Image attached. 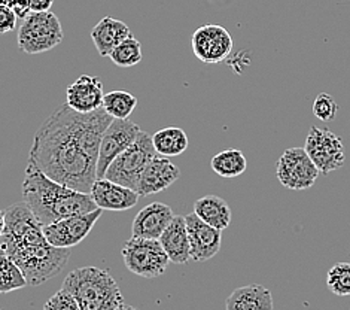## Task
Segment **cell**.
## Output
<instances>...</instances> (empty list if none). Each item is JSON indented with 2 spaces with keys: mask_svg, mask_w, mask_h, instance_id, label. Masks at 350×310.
Returning a JSON list of instances; mask_svg holds the SVG:
<instances>
[{
  "mask_svg": "<svg viewBox=\"0 0 350 310\" xmlns=\"http://www.w3.org/2000/svg\"><path fill=\"white\" fill-rule=\"evenodd\" d=\"M112 120L103 107L82 114L68 103L58 106L35 133L29 162L62 185L90 194L100 142Z\"/></svg>",
  "mask_w": 350,
  "mask_h": 310,
  "instance_id": "cell-1",
  "label": "cell"
},
{
  "mask_svg": "<svg viewBox=\"0 0 350 310\" xmlns=\"http://www.w3.org/2000/svg\"><path fill=\"white\" fill-rule=\"evenodd\" d=\"M0 254L10 257L20 267L31 287H39L55 278L70 258L69 249L49 245L42 224L24 202L5 209Z\"/></svg>",
  "mask_w": 350,
  "mask_h": 310,
  "instance_id": "cell-2",
  "label": "cell"
},
{
  "mask_svg": "<svg viewBox=\"0 0 350 310\" xmlns=\"http://www.w3.org/2000/svg\"><path fill=\"white\" fill-rule=\"evenodd\" d=\"M23 198L42 227L64 218L98 209L93 197L87 192L62 185L30 162L23 179Z\"/></svg>",
  "mask_w": 350,
  "mask_h": 310,
  "instance_id": "cell-3",
  "label": "cell"
},
{
  "mask_svg": "<svg viewBox=\"0 0 350 310\" xmlns=\"http://www.w3.org/2000/svg\"><path fill=\"white\" fill-rule=\"evenodd\" d=\"M64 291L77 301L79 310H115L124 305L118 283L107 270L98 267H79L63 282Z\"/></svg>",
  "mask_w": 350,
  "mask_h": 310,
  "instance_id": "cell-4",
  "label": "cell"
},
{
  "mask_svg": "<svg viewBox=\"0 0 350 310\" xmlns=\"http://www.w3.org/2000/svg\"><path fill=\"white\" fill-rule=\"evenodd\" d=\"M155 155L157 151L152 145V136L142 130L137 139L107 167L105 178L137 191L140 176Z\"/></svg>",
  "mask_w": 350,
  "mask_h": 310,
  "instance_id": "cell-5",
  "label": "cell"
},
{
  "mask_svg": "<svg viewBox=\"0 0 350 310\" xmlns=\"http://www.w3.org/2000/svg\"><path fill=\"white\" fill-rule=\"evenodd\" d=\"M63 27L54 12H30L18 30V48L24 54H42L63 42Z\"/></svg>",
  "mask_w": 350,
  "mask_h": 310,
  "instance_id": "cell-6",
  "label": "cell"
},
{
  "mask_svg": "<svg viewBox=\"0 0 350 310\" xmlns=\"http://www.w3.org/2000/svg\"><path fill=\"white\" fill-rule=\"evenodd\" d=\"M121 253L127 270L145 279H154L161 276L167 270L170 263L158 239L131 236V239L124 243Z\"/></svg>",
  "mask_w": 350,
  "mask_h": 310,
  "instance_id": "cell-7",
  "label": "cell"
},
{
  "mask_svg": "<svg viewBox=\"0 0 350 310\" xmlns=\"http://www.w3.org/2000/svg\"><path fill=\"white\" fill-rule=\"evenodd\" d=\"M304 149L322 175L341 169L346 162L343 139L328 129L310 127Z\"/></svg>",
  "mask_w": 350,
  "mask_h": 310,
  "instance_id": "cell-8",
  "label": "cell"
},
{
  "mask_svg": "<svg viewBox=\"0 0 350 310\" xmlns=\"http://www.w3.org/2000/svg\"><path fill=\"white\" fill-rule=\"evenodd\" d=\"M319 173V169L314 166L304 148L286 149L276 164L279 182L291 191H304L312 188Z\"/></svg>",
  "mask_w": 350,
  "mask_h": 310,
  "instance_id": "cell-9",
  "label": "cell"
},
{
  "mask_svg": "<svg viewBox=\"0 0 350 310\" xmlns=\"http://www.w3.org/2000/svg\"><path fill=\"white\" fill-rule=\"evenodd\" d=\"M102 214L103 209L98 207L93 212L64 218V220L45 225L44 234L49 245L55 248L70 249L79 245L88 236Z\"/></svg>",
  "mask_w": 350,
  "mask_h": 310,
  "instance_id": "cell-10",
  "label": "cell"
},
{
  "mask_svg": "<svg viewBox=\"0 0 350 310\" xmlns=\"http://www.w3.org/2000/svg\"><path fill=\"white\" fill-rule=\"evenodd\" d=\"M140 131L139 125L130 120H112L109 127L103 133L102 142H100L96 172L97 179L105 178L107 167L137 139Z\"/></svg>",
  "mask_w": 350,
  "mask_h": 310,
  "instance_id": "cell-11",
  "label": "cell"
},
{
  "mask_svg": "<svg viewBox=\"0 0 350 310\" xmlns=\"http://www.w3.org/2000/svg\"><path fill=\"white\" fill-rule=\"evenodd\" d=\"M191 48L200 62L216 64L227 60L232 51L230 31L219 24H204L191 38Z\"/></svg>",
  "mask_w": 350,
  "mask_h": 310,
  "instance_id": "cell-12",
  "label": "cell"
},
{
  "mask_svg": "<svg viewBox=\"0 0 350 310\" xmlns=\"http://www.w3.org/2000/svg\"><path fill=\"white\" fill-rule=\"evenodd\" d=\"M185 222L191 246V259L198 263L207 261L219 253L222 242L221 230L206 224L194 212L185 216Z\"/></svg>",
  "mask_w": 350,
  "mask_h": 310,
  "instance_id": "cell-13",
  "label": "cell"
},
{
  "mask_svg": "<svg viewBox=\"0 0 350 310\" xmlns=\"http://www.w3.org/2000/svg\"><path fill=\"white\" fill-rule=\"evenodd\" d=\"M90 196L93 197L97 207L103 211L122 212L135 207L139 202V192L127 188L120 183L112 182L106 178L96 179L93 187H91Z\"/></svg>",
  "mask_w": 350,
  "mask_h": 310,
  "instance_id": "cell-14",
  "label": "cell"
},
{
  "mask_svg": "<svg viewBox=\"0 0 350 310\" xmlns=\"http://www.w3.org/2000/svg\"><path fill=\"white\" fill-rule=\"evenodd\" d=\"M103 82L93 75H82L72 82L66 93V103L82 114L94 112L103 105Z\"/></svg>",
  "mask_w": 350,
  "mask_h": 310,
  "instance_id": "cell-15",
  "label": "cell"
},
{
  "mask_svg": "<svg viewBox=\"0 0 350 310\" xmlns=\"http://www.w3.org/2000/svg\"><path fill=\"white\" fill-rule=\"evenodd\" d=\"M179 167L169 160V157H154L140 176L137 192L140 197L158 194L179 179Z\"/></svg>",
  "mask_w": 350,
  "mask_h": 310,
  "instance_id": "cell-16",
  "label": "cell"
},
{
  "mask_svg": "<svg viewBox=\"0 0 350 310\" xmlns=\"http://www.w3.org/2000/svg\"><path fill=\"white\" fill-rule=\"evenodd\" d=\"M172 207L161 202H154L140 209L131 225L133 237L160 239L164 230L173 221Z\"/></svg>",
  "mask_w": 350,
  "mask_h": 310,
  "instance_id": "cell-17",
  "label": "cell"
},
{
  "mask_svg": "<svg viewBox=\"0 0 350 310\" xmlns=\"http://www.w3.org/2000/svg\"><path fill=\"white\" fill-rule=\"evenodd\" d=\"M158 240H160L163 249L167 254L170 263L187 264L191 259V246L185 216L174 215L173 221Z\"/></svg>",
  "mask_w": 350,
  "mask_h": 310,
  "instance_id": "cell-18",
  "label": "cell"
},
{
  "mask_svg": "<svg viewBox=\"0 0 350 310\" xmlns=\"http://www.w3.org/2000/svg\"><path fill=\"white\" fill-rule=\"evenodd\" d=\"M131 35L133 33L126 23L115 20L112 16H105L91 30V39L102 57H109L113 48Z\"/></svg>",
  "mask_w": 350,
  "mask_h": 310,
  "instance_id": "cell-19",
  "label": "cell"
},
{
  "mask_svg": "<svg viewBox=\"0 0 350 310\" xmlns=\"http://www.w3.org/2000/svg\"><path fill=\"white\" fill-rule=\"evenodd\" d=\"M225 307L227 310H274L270 289L258 283L232 291Z\"/></svg>",
  "mask_w": 350,
  "mask_h": 310,
  "instance_id": "cell-20",
  "label": "cell"
},
{
  "mask_svg": "<svg viewBox=\"0 0 350 310\" xmlns=\"http://www.w3.org/2000/svg\"><path fill=\"white\" fill-rule=\"evenodd\" d=\"M194 214L200 220L221 231L231 224V207L218 196H204L196 200Z\"/></svg>",
  "mask_w": 350,
  "mask_h": 310,
  "instance_id": "cell-21",
  "label": "cell"
},
{
  "mask_svg": "<svg viewBox=\"0 0 350 310\" xmlns=\"http://www.w3.org/2000/svg\"><path fill=\"white\" fill-rule=\"evenodd\" d=\"M188 136L180 127H165L155 131L152 145L161 157H178L188 148Z\"/></svg>",
  "mask_w": 350,
  "mask_h": 310,
  "instance_id": "cell-22",
  "label": "cell"
},
{
  "mask_svg": "<svg viewBox=\"0 0 350 310\" xmlns=\"http://www.w3.org/2000/svg\"><path fill=\"white\" fill-rule=\"evenodd\" d=\"M212 170L225 179H232L243 175L247 169V162L243 153L239 149H225L216 154L212 162Z\"/></svg>",
  "mask_w": 350,
  "mask_h": 310,
  "instance_id": "cell-23",
  "label": "cell"
},
{
  "mask_svg": "<svg viewBox=\"0 0 350 310\" xmlns=\"http://www.w3.org/2000/svg\"><path fill=\"white\" fill-rule=\"evenodd\" d=\"M137 106V99L129 91L124 90H115L111 93L105 94L103 105L106 114H109L112 118L116 120H129L133 111Z\"/></svg>",
  "mask_w": 350,
  "mask_h": 310,
  "instance_id": "cell-24",
  "label": "cell"
},
{
  "mask_svg": "<svg viewBox=\"0 0 350 310\" xmlns=\"http://www.w3.org/2000/svg\"><path fill=\"white\" fill-rule=\"evenodd\" d=\"M27 279L10 257L0 254V294L27 287Z\"/></svg>",
  "mask_w": 350,
  "mask_h": 310,
  "instance_id": "cell-25",
  "label": "cell"
},
{
  "mask_svg": "<svg viewBox=\"0 0 350 310\" xmlns=\"http://www.w3.org/2000/svg\"><path fill=\"white\" fill-rule=\"evenodd\" d=\"M142 57H144V53H142L140 42L133 35L124 39L120 45H116L109 54L113 64L120 68H133L142 62Z\"/></svg>",
  "mask_w": 350,
  "mask_h": 310,
  "instance_id": "cell-26",
  "label": "cell"
},
{
  "mask_svg": "<svg viewBox=\"0 0 350 310\" xmlns=\"http://www.w3.org/2000/svg\"><path fill=\"white\" fill-rule=\"evenodd\" d=\"M327 287L338 297L350 296V263H337L327 273Z\"/></svg>",
  "mask_w": 350,
  "mask_h": 310,
  "instance_id": "cell-27",
  "label": "cell"
},
{
  "mask_svg": "<svg viewBox=\"0 0 350 310\" xmlns=\"http://www.w3.org/2000/svg\"><path fill=\"white\" fill-rule=\"evenodd\" d=\"M338 105L336 99L328 93H319L313 102V114L321 121H332L337 116Z\"/></svg>",
  "mask_w": 350,
  "mask_h": 310,
  "instance_id": "cell-28",
  "label": "cell"
},
{
  "mask_svg": "<svg viewBox=\"0 0 350 310\" xmlns=\"http://www.w3.org/2000/svg\"><path fill=\"white\" fill-rule=\"evenodd\" d=\"M44 310H79V307L69 292L62 288L46 301Z\"/></svg>",
  "mask_w": 350,
  "mask_h": 310,
  "instance_id": "cell-29",
  "label": "cell"
},
{
  "mask_svg": "<svg viewBox=\"0 0 350 310\" xmlns=\"http://www.w3.org/2000/svg\"><path fill=\"white\" fill-rule=\"evenodd\" d=\"M16 16L15 11L11 6H6L0 3V35H5V33H10L16 26Z\"/></svg>",
  "mask_w": 350,
  "mask_h": 310,
  "instance_id": "cell-30",
  "label": "cell"
},
{
  "mask_svg": "<svg viewBox=\"0 0 350 310\" xmlns=\"http://www.w3.org/2000/svg\"><path fill=\"white\" fill-rule=\"evenodd\" d=\"M30 12H45L49 11V8L53 6L54 0H27Z\"/></svg>",
  "mask_w": 350,
  "mask_h": 310,
  "instance_id": "cell-31",
  "label": "cell"
},
{
  "mask_svg": "<svg viewBox=\"0 0 350 310\" xmlns=\"http://www.w3.org/2000/svg\"><path fill=\"white\" fill-rule=\"evenodd\" d=\"M5 230V211H0V236Z\"/></svg>",
  "mask_w": 350,
  "mask_h": 310,
  "instance_id": "cell-32",
  "label": "cell"
},
{
  "mask_svg": "<svg viewBox=\"0 0 350 310\" xmlns=\"http://www.w3.org/2000/svg\"><path fill=\"white\" fill-rule=\"evenodd\" d=\"M115 310H137L136 307H131V306H127V305H121L118 309H115Z\"/></svg>",
  "mask_w": 350,
  "mask_h": 310,
  "instance_id": "cell-33",
  "label": "cell"
}]
</instances>
